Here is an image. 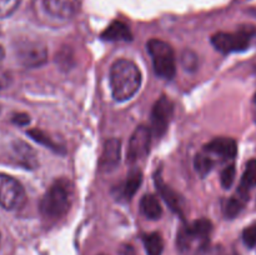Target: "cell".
<instances>
[{
  "label": "cell",
  "mask_w": 256,
  "mask_h": 255,
  "mask_svg": "<svg viewBox=\"0 0 256 255\" xmlns=\"http://www.w3.org/2000/svg\"><path fill=\"white\" fill-rule=\"evenodd\" d=\"M142 85V72L135 62L128 59H119L110 69V86L116 102L132 99Z\"/></svg>",
  "instance_id": "6da1fadb"
},
{
  "label": "cell",
  "mask_w": 256,
  "mask_h": 255,
  "mask_svg": "<svg viewBox=\"0 0 256 255\" xmlns=\"http://www.w3.org/2000/svg\"><path fill=\"white\" fill-rule=\"evenodd\" d=\"M74 186L65 178L55 180L40 202V212L49 220H58L64 216L72 206Z\"/></svg>",
  "instance_id": "7a4b0ae2"
},
{
  "label": "cell",
  "mask_w": 256,
  "mask_h": 255,
  "mask_svg": "<svg viewBox=\"0 0 256 255\" xmlns=\"http://www.w3.org/2000/svg\"><path fill=\"white\" fill-rule=\"evenodd\" d=\"M212 224L208 219H199L182 226L178 232V248L182 252H189L196 245V250H204L209 242Z\"/></svg>",
  "instance_id": "3957f363"
},
{
  "label": "cell",
  "mask_w": 256,
  "mask_h": 255,
  "mask_svg": "<svg viewBox=\"0 0 256 255\" xmlns=\"http://www.w3.org/2000/svg\"><path fill=\"white\" fill-rule=\"evenodd\" d=\"M146 48L158 76L166 80L172 79L176 72V62L172 48L166 42L159 39L149 40Z\"/></svg>",
  "instance_id": "277c9868"
},
{
  "label": "cell",
  "mask_w": 256,
  "mask_h": 255,
  "mask_svg": "<svg viewBox=\"0 0 256 255\" xmlns=\"http://www.w3.org/2000/svg\"><path fill=\"white\" fill-rule=\"evenodd\" d=\"M26 194L22 185L15 178L0 172V206L14 212L24 206Z\"/></svg>",
  "instance_id": "5b68a950"
},
{
  "label": "cell",
  "mask_w": 256,
  "mask_h": 255,
  "mask_svg": "<svg viewBox=\"0 0 256 255\" xmlns=\"http://www.w3.org/2000/svg\"><path fill=\"white\" fill-rule=\"evenodd\" d=\"M252 30H240L236 32H216L212 36V44L218 52L230 54L235 52H244L249 48L252 40Z\"/></svg>",
  "instance_id": "8992f818"
},
{
  "label": "cell",
  "mask_w": 256,
  "mask_h": 255,
  "mask_svg": "<svg viewBox=\"0 0 256 255\" xmlns=\"http://www.w3.org/2000/svg\"><path fill=\"white\" fill-rule=\"evenodd\" d=\"M15 54L22 65L26 68H38L48 60V50L42 42L22 40L15 45Z\"/></svg>",
  "instance_id": "52a82bcc"
},
{
  "label": "cell",
  "mask_w": 256,
  "mask_h": 255,
  "mask_svg": "<svg viewBox=\"0 0 256 255\" xmlns=\"http://www.w3.org/2000/svg\"><path fill=\"white\" fill-rule=\"evenodd\" d=\"M150 145H152V129L146 125H140L130 138L128 145V162L135 164L145 159L150 152Z\"/></svg>",
  "instance_id": "ba28073f"
},
{
  "label": "cell",
  "mask_w": 256,
  "mask_h": 255,
  "mask_svg": "<svg viewBox=\"0 0 256 255\" xmlns=\"http://www.w3.org/2000/svg\"><path fill=\"white\" fill-rule=\"evenodd\" d=\"M174 115V102L166 96H162L152 110V132L156 136H162L169 128Z\"/></svg>",
  "instance_id": "9c48e42d"
},
{
  "label": "cell",
  "mask_w": 256,
  "mask_h": 255,
  "mask_svg": "<svg viewBox=\"0 0 256 255\" xmlns=\"http://www.w3.org/2000/svg\"><path fill=\"white\" fill-rule=\"evenodd\" d=\"M45 10L59 19H70L79 12L82 0H42Z\"/></svg>",
  "instance_id": "30bf717a"
},
{
  "label": "cell",
  "mask_w": 256,
  "mask_h": 255,
  "mask_svg": "<svg viewBox=\"0 0 256 255\" xmlns=\"http://www.w3.org/2000/svg\"><path fill=\"white\" fill-rule=\"evenodd\" d=\"M122 142L119 139H109L104 145L102 154L99 160L100 172H108L114 170L120 162Z\"/></svg>",
  "instance_id": "8fae6325"
},
{
  "label": "cell",
  "mask_w": 256,
  "mask_h": 255,
  "mask_svg": "<svg viewBox=\"0 0 256 255\" xmlns=\"http://www.w3.org/2000/svg\"><path fill=\"white\" fill-rule=\"evenodd\" d=\"M204 152L216 155L224 160L234 159L238 154V144L232 138H215L205 145Z\"/></svg>",
  "instance_id": "7c38bea8"
},
{
  "label": "cell",
  "mask_w": 256,
  "mask_h": 255,
  "mask_svg": "<svg viewBox=\"0 0 256 255\" xmlns=\"http://www.w3.org/2000/svg\"><path fill=\"white\" fill-rule=\"evenodd\" d=\"M155 185H156L158 188V192H160V195H162V199L165 200V202L169 205L170 209L179 215L184 214V199L180 196L179 192H176L172 188H170L169 185L165 184L164 180L162 179L160 172L155 175Z\"/></svg>",
  "instance_id": "4fadbf2b"
},
{
  "label": "cell",
  "mask_w": 256,
  "mask_h": 255,
  "mask_svg": "<svg viewBox=\"0 0 256 255\" xmlns=\"http://www.w3.org/2000/svg\"><path fill=\"white\" fill-rule=\"evenodd\" d=\"M102 39L108 40V42H130L132 39V34L125 22L114 20L102 32Z\"/></svg>",
  "instance_id": "5bb4252c"
},
{
  "label": "cell",
  "mask_w": 256,
  "mask_h": 255,
  "mask_svg": "<svg viewBox=\"0 0 256 255\" xmlns=\"http://www.w3.org/2000/svg\"><path fill=\"white\" fill-rule=\"evenodd\" d=\"M142 182V172L139 169H134L129 172L126 180L122 184L119 189L120 199L130 200L136 192L139 190L140 185Z\"/></svg>",
  "instance_id": "9a60e30c"
},
{
  "label": "cell",
  "mask_w": 256,
  "mask_h": 255,
  "mask_svg": "<svg viewBox=\"0 0 256 255\" xmlns=\"http://www.w3.org/2000/svg\"><path fill=\"white\" fill-rule=\"evenodd\" d=\"M140 212L145 218L150 220H156L162 215V205H160L156 196L152 194H146L142 198V200H140Z\"/></svg>",
  "instance_id": "2e32d148"
},
{
  "label": "cell",
  "mask_w": 256,
  "mask_h": 255,
  "mask_svg": "<svg viewBox=\"0 0 256 255\" xmlns=\"http://www.w3.org/2000/svg\"><path fill=\"white\" fill-rule=\"evenodd\" d=\"M248 199H249V195H244L239 192L232 195V198H229L222 205V212H224L225 216L229 218V219H234L244 209Z\"/></svg>",
  "instance_id": "e0dca14e"
},
{
  "label": "cell",
  "mask_w": 256,
  "mask_h": 255,
  "mask_svg": "<svg viewBox=\"0 0 256 255\" xmlns=\"http://www.w3.org/2000/svg\"><path fill=\"white\" fill-rule=\"evenodd\" d=\"M256 186V159L248 162L245 172L242 174L238 192L244 195H249V190Z\"/></svg>",
  "instance_id": "ac0fdd59"
},
{
  "label": "cell",
  "mask_w": 256,
  "mask_h": 255,
  "mask_svg": "<svg viewBox=\"0 0 256 255\" xmlns=\"http://www.w3.org/2000/svg\"><path fill=\"white\" fill-rule=\"evenodd\" d=\"M142 244L148 255H162L164 250V240L159 232L142 235Z\"/></svg>",
  "instance_id": "d6986e66"
},
{
  "label": "cell",
  "mask_w": 256,
  "mask_h": 255,
  "mask_svg": "<svg viewBox=\"0 0 256 255\" xmlns=\"http://www.w3.org/2000/svg\"><path fill=\"white\" fill-rule=\"evenodd\" d=\"M14 150L18 159H19L20 164L25 165V166L28 168H32L36 165V162H35V155L34 152H32V150L30 149L29 145H26L22 142H19L14 145Z\"/></svg>",
  "instance_id": "ffe728a7"
},
{
  "label": "cell",
  "mask_w": 256,
  "mask_h": 255,
  "mask_svg": "<svg viewBox=\"0 0 256 255\" xmlns=\"http://www.w3.org/2000/svg\"><path fill=\"white\" fill-rule=\"evenodd\" d=\"M194 168L198 174L202 178L206 176L214 168V160L210 156L209 152H204L202 154H198L194 159Z\"/></svg>",
  "instance_id": "44dd1931"
},
{
  "label": "cell",
  "mask_w": 256,
  "mask_h": 255,
  "mask_svg": "<svg viewBox=\"0 0 256 255\" xmlns=\"http://www.w3.org/2000/svg\"><path fill=\"white\" fill-rule=\"evenodd\" d=\"M28 135H29V136H32V139H34L36 142H39V144L49 148V149L54 150V152H64V149H62V146H60V145H58L56 142H52V138H50L49 135L45 134L44 132H42V130L32 129L28 132Z\"/></svg>",
  "instance_id": "7402d4cb"
},
{
  "label": "cell",
  "mask_w": 256,
  "mask_h": 255,
  "mask_svg": "<svg viewBox=\"0 0 256 255\" xmlns=\"http://www.w3.org/2000/svg\"><path fill=\"white\" fill-rule=\"evenodd\" d=\"M235 175H236V169H235V165L232 164L229 166L225 168L222 172V175H220V182H222V186L224 189H229L232 188V182L235 180Z\"/></svg>",
  "instance_id": "603a6c76"
},
{
  "label": "cell",
  "mask_w": 256,
  "mask_h": 255,
  "mask_svg": "<svg viewBox=\"0 0 256 255\" xmlns=\"http://www.w3.org/2000/svg\"><path fill=\"white\" fill-rule=\"evenodd\" d=\"M22 0H0V19L10 16L19 8Z\"/></svg>",
  "instance_id": "cb8c5ba5"
},
{
  "label": "cell",
  "mask_w": 256,
  "mask_h": 255,
  "mask_svg": "<svg viewBox=\"0 0 256 255\" xmlns=\"http://www.w3.org/2000/svg\"><path fill=\"white\" fill-rule=\"evenodd\" d=\"M182 65L188 72H195L198 68V56L192 50H185L182 55Z\"/></svg>",
  "instance_id": "d4e9b609"
},
{
  "label": "cell",
  "mask_w": 256,
  "mask_h": 255,
  "mask_svg": "<svg viewBox=\"0 0 256 255\" xmlns=\"http://www.w3.org/2000/svg\"><path fill=\"white\" fill-rule=\"evenodd\" d=\"M242 240L248 248L256 246V222L245 228V230L242 232Z\"/></svg>",
  "instance_id": "484cf974"
},
{
  "label": "cell",
  "mask_w": 256,
  "mask_h": 255,
  "mask_svg": "<svg viewBox=\"0 0 256 255\" xmlns=\"http://www.w3.org/2000/svg\"><path fill=\"white\" fill-rule=\"evenodd\" d=\"M12 122L20 125V126H24V125H28L30 122V116L28 114H24V112L14 114V116H12Z\"/></svg>",
  "instance_id": "4316f807"
},
{
  "label": "cell",
  "mask_w": 256,
  "mask_h": 255,
  "mask_svg": "<svg viewBox=\"0 0 256 255\" xmlns=\"http://www.w3.org/2000/svg\"><path fill=\"white\" fill-rule=\"evenodd\" d=\"M10 82V76L6 72L0 69V89H4Z\"/></svg>",
  "instance_id": "83f0119b"
},
{
  "label": "cell",
  "mask_w": 256,
  "mask_h": 255,
  "mask_svg": "<svg viewBox=\"0 0 256 255\" xmlns=\"http://www.w3.org/2000/svg\"><path fill=\"white\" fill-rule=\"evenodd\" d=\"M216 255H239L238 252H235L234 249H228V248H220L218 250V254Z\"/></svg>",
  "instance_id": "f1b7e54d"
},
{
  "label": "cell",
  "mask_w": 256,
  "mask_h": 255,
  "mask_svg": "<svg viewBox=\"0 0 256 255\" xmlns=\"http://www.w3.org/2000/svg\"><path fill=\"white\" fill-rule=\"evenodd\" d=\"M4 55H5L4 49H2V45H0V60H2V58H4Z\"/></svg>",
  "instance_id": "f546056e"
},
{
  "label": "cell",
  "mask_w": 256,
  "mask_h": 255,
  "mask_svg": "<svg viewBox=\"0 0 256 255\" xmlns=\"http://www.w3.org/2000/svg\"><path fill=\"white\" fill-rule=\"evenodd\" d=\"M255 104H256V94H255Z\"/></svg>",
  "instance_id": "4dcf8cb0"
},
{
  "label": "cell",
  "mask_w": 256,
  "mask_h": 255,
  "mask_svg": "<svg viewBox=\"0 0 256 255\" xmlns=\"http://www.w3.org/2000/svg\"><path fill=\"white\" fill-rule=\"evenodd\" d=\"M99 255H105V254H99Z\"/></svg>",
  "instance_id": "1f68e13d"
},
{
  "label": "cell",
  "mask_w": 256,
  "mask_h": 255,
  "mask_svg": "<svg viewBox=\"0 0 256 255\" xmlns=\"http://www.w3.org/2000/svg\"><path fill=\"white\" fill-rule=\"evenodd\" d=\"M0 242H2V238H0Z\"/></svg>",
  "instance_id": "d6a6232c"
},
{
  "label": "cell",
  "mask_w": 256,
  "mask_h": 255,
  "mask_svg": "<svg viewBox=\"0 0 256 255\" xmlns=\"http://www.w3.org/2000/svg\"><path fill=\"white\" fill-rule=\"evenodd\" d=\"M0 110H2V108H0Z\"/></svg>",
  "instance_id": "836d02e7"
}]
</instances>
